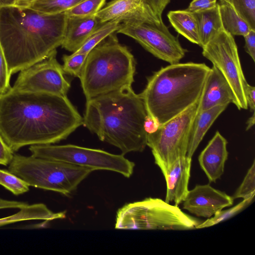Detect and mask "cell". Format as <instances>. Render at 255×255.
<instances>
[{
    "label": "cell",
    "instance_id": "33",
    "mask_svg": "<svg viewBox=\"0 0 255 255\" xmlns=\"http://www.w3.org/2000/svg\"><path fill=\"white\" fill-rule=\"evenodd\" d=\"M217 3V0H193L186 10L198 13L215 7Z\"/></svg>",
    "mask_w": 255,
    "mask_h": 255
},
{
    "label": "cell",
    "instance_id": "1",
    "mask_svg": "<svg viewBox=\"0 0 255 255\" xmlns=\"http://www.w3.org/2000/svg\"><path fill=\"white\" fill-rule=\"evenodd\" d=\"M83 124L67 96L11 88L0 95V135L13 152L58 142Z\"/></svg>",
    "mask_w": 255,
    "mask_h": 255
},
{
    "label": "cell",
    "instance_id": "15",
    "mask_svg": "<svg viewBox=\"0 0 255 255\" xmlns=\"http://www.w3.org/2000/svg\"><path fill=\"white\" fill-rule=\"evenodd\" d=\"M228 141L217 131L198 157L200 166L210 182H215L224 172L225 164L228 157Z\"/></svg>",
    "mask_w": 255,
    "mask_h": 255
},
{
    "label": "cell",
    "instance_id": "25",
    "mask_svg": "<svg viewBox=\"0 0 255 255\" xmlns=\"http://www.w3.org/2000/svg\"><path fill=\"white\" fill-rule=\"evenodd\" d=\"M83 0H36L30 8L45 14L64 12Z\"/></svg>",
    "mask_w": 255,
    "mask_h": 255
},
{
    "label": "cell",
    "instance_id": "17",
    "mask_svg": "<svg viewBox=\"0 0 255 255\" xmlns=\"http://www.w3.org/2000/svg\"><path fill=\"white\" fill-rule=\"evenodd\" d=\"M192 158L179 157L166 171L164 177L166 182L165 201L173 202L177 206L185 200L188 190Z\"/></svg>",
    "mask_w": 255,
    "mask_h": 255
},
{
    "label": "cell",
    "instance_id": "11",
    "mask_svg": "<svg viewBox=\"0 0 255 255\" xmlns=\"http://www.w3.org/2000/svg\"><path fill=\"white\" fill-rule=\"evenodd\" d=\"M117 32L132 38L154 56L169 64L179 63L187 52L163 21L158 23L124 22Z\"/></svg>",
    "mask_w": 255,
    "mask_h": 255
},
{
    "label": "cell",
    "instance_id": "32",
    "mask_svg": "<svg viewBox=\"0 0 255 255\" xmlns=\"http://www.w3.org/2000/svg\"><path fill=\"white\" fill-rule=\"evenodd\" d=\"M10 76L0 43V95L6 93L11 88L9 83Z\"/></svg>",
    "mask_w": 255,
    "mask_h": 255
},
{
    "label": "cell",
    "instance_id": "39",
    "mask_svg": "<svg viewBox=\"0 0 255 255\" xmlns=\"http://www.w3.org/2000/svg\"><path fill=\"white\" fill-rule=\"evenodd\" d=\"M160 126L159 123L148 115L145 119L144 128L147 133H150L156 131Z\"/></svg>",
    "mask_w": 255,
    "mask_h": 255
},
{
    "label": "cell",
    "instance_id": "34",
    "mask_svg": "<svg viewBox=\"0 0 255 255\" xmlns=\"http://www.w3.org/2000/svg\"><path fill=\"white\" fill-rule=\"evenodd\" d=\"M14 152L5 142L0 135V165L7 166L11 162Z\"/></svg>",
    "mask_w": 255,
    "mask_h": 255
},
{
    "label": "cell",
    "instance_id": "14",
    "mask_svg": "<svg viewBox=\"0 0 255 255\" xmlns=\"http://www.w3.org/2000/svg\"><path fill=\"white\" fill-rule=\"evenodd\" d=\"M232 197L210 184L197 185L189 190L183 208L198 217L209 218L233 204Z\"/></svg>",
    "mask_w": 255,
    "mask_h": 255
},
{
    "label": "cell",
    "instance_id": "24",
    "mask_svg": "<svg viewBox=\"0 0 255 255\" xmlns=\"http://www.w3.org/2000/svg\"><path fill=\"white\" fill-rule=\"evenodd\" d=\"M121 23L109 21L101 24L88 38L84 44L73 53L88 54L95 46L111 34L117 32Z\"/></svg>",
    "mask_w": 255,
    "mask_h": 255
},
{
    "label": "cell",
    "instance_id": "38",
    "mask_svg": "<svg viewBox=\"0 0 255 255\" xmlns=\"http://www.w3.org/2000/svg\"><path fill=\"white\" fill-rule=\"evenodd\" d=\"M28 205L26 202L14 200H9L0 198V209H21Z\"/></svg>",
    "mask_w": 255,
    "mask_h": 255
},
{
    "label": "cell",
    "instance_id": "37",
    "mask_svg": "<svg viewBox=\"0 0 255 255\" xmlns=\"http://www.w3.org/2000/svg\"><path fill=\"white\" fill-rule=\"evenodd\" d=\"M244 92L248 108L251 112L255 110V87L246 81L243 86Z\"/></svg>",
    "mask_w": 255,
    "mask_h": 255
},
{
    "label": "cell",
    "instance_id": "30",
    "mask_svg": "<svg viewBox=\"0 0 255 255\" xmlns=\"http://www.w3.org/2000/svg\"><path fill=\"white\" fill-rule=\"evenodd\" d=\"M88 54L72 53L70 55H64L62 68L64 73L79 78Z\"/></svg>",
    "mask_w": 255,
    "mask_h": 255
},
{
    "label": "cell",
    "instance_id": "29",
    "mask_svg": "<svg viewBox=\"0 0 255 255\" xmlns=\"http://www.w3.org/2000/svg\"><path fill=\"white\" fill-rule=\"evenodd\" d=\"M254 198V197H252L244 199V200L235 207L227 210H221L217 212L214 215L213 217L207 219L204 222L201 223L197 226L196 229L209 227L232 217L233 215H236L240 211H242L244 208L248 206L253 200Z\"/></svg>",
    "mask_w": 255,
    "mask_h": 255
},
{
    "label": "cell",
    "instance_id": "3",
    "mask_svg": "<svg viewBox=\"0 0 255 255\" xmlns=\"http://www.w3.org/2000/svg\"><path fill=\"white\" fill-rule=\"evenodd\" d=\"M147 116L140 94L126 86L87 100L83 125L124 155L145 149Z\"/></svg>",
    "mask_w": 255,
    "mask_h": 255
},
{
    "label": "cell",
    "instance_id": "28",
    "mask_svg": "<svg viewBox=\"0 0 255 255\" xmlns=\"http://www.w3.org/2000/svg\"><path fill=\"white\" fill-rule=\"evenodd\" d=\"M230 3L239 14L255 30V0H219Z\"/></svg>",
    "mask_w": 255,
    "mask_h": 255
},
{
    "label": "cell",
    "instance_id": "41",
    "mask_svg": "<svg viewBox=\"0 0 255 255\" xmlns=\"http://www.w3.org/2000/svg\"><path fill=\"white\" fill-rule=\"evenodd\" d=\"M255 112H253V115L248 120L247 122L246 130H249L255 125Z\"/></svg>",
    "mask_w": 255,
    "mask_h": 255
},
{
    "label": "cell",
    "instance_id": "12",
    "mask_svg": "<svg viewBox=\"0 0 255 255\" xmlns=\"http://www.w3.org/2000/svg\"><path fill=\"white\" fill-rule=\"evenodd\" d=\"M57 51L49 57L20 71L11 89L66 96L71 85L56 59Z\"/></svg>",
    "mask_w": 255,
    "mask_h": 255
},
{
    "label": "cell",
    "instance_id": "9",
    "mask_svg": "<svg viewBox=\"0 0 255 255\" xmlns=\"http://www.w3.org/2000/svg\"><path fill=\"white\" fill-rule=\"evenodd\" d=\"M31 155L67 162L96 170H108L120 173L129 178L133 173L134 163L124 155L73 144L30 145Z\"/></svg>",
    "mask_w": 255,
    "mask_h": 255
},
{
    "label": "cell",
    "instance_id": "42",
    "mask_svg": "<svg viewBox=\"0 0 255 255\" xmlns=\"http://www.w3.org/2000/svg\"><path fill=\"white\" fill-rule=\"evenodd\" d=\"M16 0H0V7L13 6Z\"/></svg>",
    "mask_w": 255,
    "mask_h": 255
},
{
    "label": "cell",
    "instance_id": "23",
    "mask_svg": "<svg viewBox=\"0 0 255 255\" xmlns=\"http://www.w3.org/2000/svg\"><path fill=\"white\" fill-rule=\"evenodd\" d=\"M218 3L221 20L225 30L233 36L244 37L252 29L230 3L224 1H219Z\"/></svg>",
    "mask_w": 255,
    "mask_h": 255
},
{
    "label": "cell",
    "instance_id": "16",
    "mask_svg": "<svg viewBox=\"0 0 255 255\" xmlns=\"http://www.w3.org/2000/svg\"><path fill=\"white\" fill-rule=\"evenodd\" d=\"M235 103L233 92L224 76L215 66L210 69L199 99L198 111Z\"/></svg>",
    "mask_w": 255,
    "mask_h": 255
},
{
    "label": "cell",
    "instance_id": "5",
    "mask_svg": "<svg viewBox=\"0 0 255 255\" xmlns=\"http://www.w3.org/2000/svg\"><path fill=\"white\" fill-rule=\"evenodd\" d=\"M135 61L128 49L112 34L88 53L79 79L86 100L134 82Z\"/></svg>",
    "mask_w": 255,
    "mask_h": 255
},
{
    "label": "cell",
    "instance_id": "18",
    "mask_svg": "<svg viewBox=\"0 0 255 255\" xmlns=\"http://www.w3.org/2000/svg\"><path fill=\"white\" fill-rule=\"evenodd\" d=\"M101 24L95 15L82 17L67 16L62 47L75 52Z\"/></svg>",
    "mask_w": 255,
    "mask_h": 255
},
{
    "label": "cell",
    "instance_id": "19",
    "mask_svg": "<svg viewBox=\"0 0 255 255\" xmlns=\"http://www.w3.org/2000/svg\"><path fill=\"white\" fill-rule=\"evenodd\" d=\"M228 106L224 105L206 110H198L191 127L186 156L192 158L207 131Z\"/></svg>",
    "mask_w": 255,
    "mask_h": 255
},
{
    "label": "cell",
    "instance_id": "7",
    "mask_svg": "<svg viewBox=\"0 0 255 255\" xmlns=\"http://www.w3.org/2000/svg\"><path fill=\"white\" fill-rule=\"evenodd\" d=\"M201 223L177 206L159 198H148L119 209L115 228L181 231L196 229Z\"/></svg>",
    "mask_w": 255,
    "mask_h": 255
},
{
    "label": "cell",
    "instance_id": "10",
    "mask_svg": "<svg viewBox=\"0 0 255 255\" xmlns=\"http://www.w3.org/2000/svg\"><path fill=\"white\" fill-rule=\"evenodd\" d=\"M202 48L203 56L208 59L225 78L234 95L237 108L247 110L243 86L247 81L233 35L222 29Z\"/></svg>",
    "mask_w": 255,
    "mask_h": 255
},
{
    "label": "cell",
    "instance_id": "4",
    "mask_svg": "<svg viewBox=\"0 0 255 255\" xmlns=\"http://www.w3.org/2000/svg\"><path fill=\"white\" fill-rule=\"evenodd\" d=\"M210 69L203 63L179 62L155 72L139 94L147 115L161 125L184 112L199 100Z\"/></svg>",
    "mask_w": 255,
    "mask_h": 255
},
{
    "label": "cell",
    "instance_id": "6",
    "mask_svg": "<svg viewBox=\"0 0 255 255\" xmlns=\"http://www.w3.org/2000/svg\"><path fill=\"white\" fill-rule=\"evenodd\" d=\"M8 170L35 188L71 194L92 171L67 162L13 154Z\"/></svg>",
    "mask_w": 255,
    "mask_h": 255
},
{
    "label": "cell",
    "instance_id": "20",
    "mask_svg": "<svg viewBox=\"0 0 255 255\" xmlns=\"http://www.w3.org/2000/svg\"><path fill=\"white\" fill-rule=\"evenodd\" d=\"M169 21L175 31L191 42L200 46L197 17L186 9L170 10L167 14Z\"/></svg>",
    "mask_w": 255,
    "mask_h": 255
},
{
    "label": "cell",
    "instance_id": "2",
    "mask_svg": "<svg viewBox=\"0 0 255 255\" xmlns=\"http://www.w3.org/2000/svg\"><path fill=\"white\" fill-rule=\"evenodd\" d=\"M67 16L31 8L0 7V43L10 75L49 57L61 46Z\"/></svg>",
    "mask_w": 255,
    "mask_h": 255
},
{
    "label": "cell",
    "instance_id": "35",
    "mask_svg": "<svg viewBox=\"0 0 255 255\" xmlns=\"http://www.w3.org/2000/svg\"><path fill=\"white\" fill-rule=\"evenodd\" d=\"M150 6L157 17L162 19V14L171 0H144Z\"/></svg>",
    "mask_w": 255,
    "mask_h": 255
},
{
    "label": "cell",
    "instance_id": "40",
    "mask_svg": "<svg viewBox=\"0 0 255 255\" xmlns=\"http://www.w3.org/2000/svg\"><path fill=\"white\" fill-rule=\"evenodd\" d=\"M36 0H16L14 5L21 8H29Z\"/></svg>",
    "mask_w": 255,
    "mask_h": 255
},
{
    "label": "cell",
    "instance_id": "22",
    "mask_svg": "<svg viewBox=\"0 0 255 255\" xmlns=\"http://www.w3.org/2000/svg\"><path fill=\"white\" fill-rule=\"evenodd\" d=\"M195 14L198 21L200 47H203L224 29L219 3L213 8Z\"/></svg>",
    "mask_w": 255,
    "mask_h": 255
},
{
    "label": "cell",
    "instance_id": "13",
    "mask_svg": "<svg viewBox=\"0 0 255 255\" xmlns=\"http://www.w3.org/2000/svg\"><path fill=\"white\" fill-rule=\"evenodd\" d=\"M95 16L100 24L109 21L120 23H160L159 19L144 0H112Z\"/></svg>",
    "mask_w": 255,
    "mask_h": 255
},
{
    "label": "cell",
    "instance_id": "8",
    "mask_svg": "<svg viewBox=\"0 0 255 255\" xmlns=\"http://www.w3.org/2000/svg\"><path fill=\"white\" fill-rule=\"evenodd\" d=\"M199 103V100L178 116L160 125L154 132L147 133V145L163 176L176 160L186 156L189 133Z\"/></svg>",
    "mask_w": 255,
    "mask_h": 255
},
{
    "label": "cell",
    "instance_id": "31",
    "mask_svg": "<svg viewBox=\"0 0 255 255\" xmlns=\"http://www.w3.org/2000/svg\"><path fill=\"white\" fill-rule=\"evenodd\" d=\"M255 194V161L254 160L242 184L232 197L233 199L254 197Z\"/></svg>",
    "mask_w": 255,
    "mask_h": 255
},
{
    "label": "cell",
    "instance_id": "21",
    "mask_svg": "<svg viewBox=\"0 0 255 255\" xmlns=\"http://www.w3.org/2000/svg\"><path fill=\"white\" fill-rule=\"evenodd\" d=\"M66 217V212L54 213L43 203H36L19 209L16 213L0 219V227L26 220L51 221Z\"/></svg>",
    "mask_w": 255,
    "mask_h": 255
},
{
    "label": "cell",
    "instance_id": "26",
    "mask_svg": "<svg viewBox=\"0 0 255 255\" xmlns=\"http://www.w3.org/2000/svg\"><path fill=\"white\" fill-rule=\"evenodd\" d=\"M0 185L14 195L23 194L29 190V185L8 170L0 169Z\"/></svg>",
    "mask_w": 255,
    "mask_h": 255
},
{
    "label": "cell",
    "instance_id": "27",
    "mask_svg": "<svg viewBox=\"0 0 255 255\" xmlns=\"http://www.w3.org/2000/svg\"><path fill=\"white\" fill-rule=\"evenodd\" d=\"M106 0H83L64 12L68 17L95 15L105 4Z\"/></svg>",
    "mask_w": 255,
    "mask_h": 255
},
{
    "label": "cell",
    "instance_id": "36",
    "mask_svg": "<svg viewBox=\"0 0 255 255\" xmlns=\"http://www.w3.org/2000/svg\"><path fill=\"white\" fill-rule=\"evenodd\" d=\"M245 44V50L250 56L253 61H255V30L251 29L248 34L244 36Z\"/></svg>",
    "mask_w": 255,
    "mask_h": 255
}]
</instances>
